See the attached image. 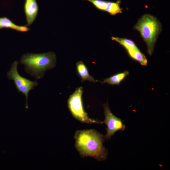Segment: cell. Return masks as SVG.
I'll list each match as a JSON object with an SVG mask.
<instances>
[{"label": "cell", "instance_id": "10", "mask_svg": "<svg viewBox=\"0 0 170 170\" xmlns=\"http://www.w3.org/2000/svg\"><path fill=\"white\" fill-rule=\"evenodd\" d=\"M128 74L129 72L125 71L122 72L114 75L104 79L101 83H107L111 85H119L121 82Z\"/></svg>", "mask_w": 170, "mask_h": 170}, {"label": "cell", "instance_id": "11", "mask_svg": "<svg viewBox=\"0 0 170 170\" xmlns=\"http://www.w3.org/2000/svg\"><path fill=\"white\" fill-rule=\"evenodd\" d=\"M129 55L133 59L139 62L141 65L146 66L147 60L144 54L139 49L130 48L127 49Z\"/></svg>", "mask_w": 170, "mask_h": 170}, {"label": "cell", "instance_id": "12", "mask_svg": "<svg viewBox=\"0 0 170 170\" xmlns=\"http://www.w3.org/2000/svg\"><path fill=\"white\" fill-rule=\"evenodd\" d=\"M119 1L116 2L107 1L104 11L110 14L115 15L119 13H122Z\"/></svg>", "mask_w": 170, "mask_h": 170}, {"label": "cell", "instance_id": "3", "mask_svg": "<svg viewBox=\"0 0 170 170\" xmlns=\"http://www.w3.org/2000/svg\"><path fill=\"white\" fill-rule=\"evenodd\" d=\"M134 28L140 32L146 44L148 54L151 55L155 43L161 31L160 22L154 16L145 14L138 20Z\"/></svg>", "mask_w": 170, "mask_h": 170}, {"label": "cell", "instance_id": "6", "mask_svg": "<svg viewBox=\"0 0 170 170\" xmlns=\"http://www.w3.org/2000/svg\"><path fill=\"white\" fill-rule=\"evenodd\" d=\"M103 108L105 119L103 122L107 127V133L105 137L106 139H109L116 131L124 130L125 126L121 120L112 113L107 103L103 105Z\"/></svg>", "mask_w": 170, "mask_h": 170}, {"label": "cell", "instance_id": "8", "mask_svg": "<svg viewBox=\"0 0 170 170\" xmlns=\"http://www.w3.org/2000/svg\"><path fill=\"white\" fill-rule=\"evenodd\" d=\"M76 65L77 74L81 77L82 82L86 80L94 83L98 81L89 74L86 66L82 61H79L77 62Z\"/></svg>", "mask_w": 170, "mask_h": 170}, {"label": "cell", "instance_id": "9", "mask_svg": "<svg viewBox=\"0 0 170 170\" xmlns=\"http://www.w3.org/2000/svg\"><path fill=\"white\" fill-rule=\"evenodd\" d=\"M3 28H11L21 32L27 31L30 30L27 26H20L15 24L6 17H0V29Z\"/></svg>", "mask_w": 170, "mask_h": 170}, {"label": "cell", "instance_id": "1", "mask_svg": "<svg viewBox=\"0 0 170 170\" xmlns=\"http://www.w3.org/2000/svg\"><path fill=\"white\" fill-rule=\"evenodd\" d=\"M74 139L75 147L82 157H92L99 161L106 159L104 136L98 131L93 129L77 130Z\"/></svg>", "mask_w": 170, "mask_h": 170}, {"label": "cell", "instance_id": "5", "mask_svg": "<svg viewBox=\"0 0 170 170\" xmlns=\"http://www.w3.org/2000/svg\"><path fill=\"white\" fill-rule=\"evenodd\" d=\"M18 64V62L17 61L13 63L10 69L7 73V76L9 80L14 81L18 91L25 95L26 98L25 108L28 109L29 93L35 87L37 86L38 84L36 81H32L21 76L17 70Z\"/></svg>", "mask_w": 170, "mask_h": 170}, {"label": "cell", "instance_id": "2", "mask_svg": "<svg viewBox=\"0 0 170 170\" xmlns=\"http://www.w3.org/2000/svg\"><path fill=\"white\" fill-rule=\"evenodd\" d=\"M56 55L54 52L40 54L27 53L23 55L20 63L26 72L36 79L42 78L45 72L56 66Z\"/></svg>", "mask_w": 170, "mask_h": 170}, {"label": "cell", "instance_id": "7", "mask_svg": "<svg viewBox=\"0 0 170 170\" xmlns=\"http://www.w3.org/2000/svg\"><path fill=\"white\" fill-rule=\"evenodd\" d=\"M24 9L26 26H29L34 21L37 14L38 8L36 0H25Z\"/></svg>", "mask_w": 170, "mask_h": 170}, {"label": "cell", "instance_id": "13", "mask_svg": "<svg viewBox=\"0 0 170 170\" xmlns=\"http://www.w3.org/2000/svg\"><path fill=\"white\" fill-rule=\"evenodd\" d=\"M111 39L119 43L122 45L127 49L130 48H133L136 49H139L135 44L132 40H130L121 38L118 37H112Z\"/></svg>", "mask_w": 170, "mask_h": 170}, {"label": "cell", "instance_id": "14", "mask_svg": "<svg viewBox=\"0 0 170 170\" xmlns=\"http://www.w3.org/2000/svg\"><path fill=\"white\" fill-rule=\"evenodd\" d=\"M88 1L92 3L99 10L104 11L107 1L103 0H84Z\"/></svg>", "mask_w": 170, "mask_h": 170}, {"label": "cell", "instance_id": "4", "mask_svg": "<svg viewBox=\"0 0 170 170\" xmlns=\"http://www.w3.org/2000/svg\"><path fill=\"white\" fill-rule=\"evenodd\" d=\"M83 93V87H78L70 95L68 99V106L72 116L76 119L83 123L88 124L103 123V122L88 117L83 106L82 99Z\"/></svg>", "mask_w": 170, "mask_h": 170}]
</instances>
